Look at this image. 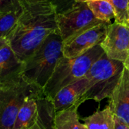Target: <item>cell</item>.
<instances>
[{"label": "cell", "instance_id": "cell-1", "mask_svg": "<svg viewBox=\"0 0 129 129\" xmlns=\"http://www.w3.org/2000/svg\"><path fill=\"white\" fill-rule=\"evenodd\" d=\"M21 1L22 15L6 41L24 62L51 34L58 30V24L56 9L48 0Z\"/></svg>", "mask_w": 129, "mask_h": 129}, {"label": "cell", "instance_id": "cell-2", "mask_svg": "<svg viewBox=\"0 0 129 129\" xmlns=\"http://www.w3.org/2000/svg\"><path fill=\"white\" fill-rule=\"evenodd\" d=\"M64 41L58 30L51 34L34 53L23 62L22 78L43 90L63 55Z\"/></svg>", "mask_w": 129, "mask_h": 129}, {"label": "cell", "instance_id": "cell-3", "mask_svg": "<svg viewBox=\"0 0 129 129\" xmlns=\"http://www.w3.org/2000/svg\"><path fill=\"white\" fill-rule=\"evenodd\" d=\"M104 53L100 44L75 58L63 56L43 90L45 96L52 101L60 90L85 78L91 66Z\"/></svg>", "mask_w": 129, "mask_h": 129}, {"label": "cell", "instance_id": "cell-4", "mask_svg": "<svg viewBox=\"0 0 129 129\" xmlns=\"http://www.w3.org/2000/svg\"><path fill=\"white\" fill-rule=\"evenodd\" d=\"M124 69L123 62L110 59L104 53L86 75L89 88L82 102L88 100L100 102L105 98H109L120 81Z\"/></svg>", "mask_w": 129, "mask_h": 129}, {"label": "cell", "instance_id": "cell-5", "mask_svg": "<svg viewBox=\"0 0 129 129\" xmlns=\"http://www.w3.org/2000/svg\"><path fill=\"white\" fill-rule=\"evenodd\" d=\"M38 89L22 76L0 84V129H13L25 98Z\"/></svg>", "mask_w": 129, "mask_h": 129}, {"label": "cell", "instance_id": "cell-6", "mask_svg": "<svg viewBox=\"0 0 129 129\" xmlns=\"http://www.w3.org/2000/svg\"><path fill=\"white\" fill-rule=\"evenodd\" d=\"M103 23L94 16L87 3L75 2L66 12L57 14L58 30L63 41Z\"/></svg>", "mask_w": 129, "mask_h": 129}, {"label": "cell", "instance_id": "cell-7", "mask_svg": "<svg viewBox=\"0 0 129 129\" xmlns=\"http://www.w3.org/2000/svg\"><path fill=\"white\" fill-rule=\"evenodd\" d=\"M110 24L112 23L104 22L83 30L64 41L63 55L70 58H75L100 45L104 40Z\"/></svg>", "mask_w": 129, "mask_h": 129}, {"label": "cell", "instance_id": "cell-8", "mask_svg": "<svg viewBox=\"0 0 129 129\" xmlns=\"http://www.w3.org/2000/svg\"><path fill=\"white\" fill-rule=\"evenodd\" d=\"M100 46L109 58L124 63L129 56V28L115 21L110 24Z\"/></svg>", "mask_w": 129, "mask_h": 129}, {"label": "cell", "instance_id": "cell-9", "mask_svg": "<svg viewBox=\"0 0 129 129\" xmlns=\"http://www.w3.org/2000/svg\"><path fill=\"white\" fill-rule=\"evenodd\" d=\"M109 106L114 115L129 126V71L126 68L109 97Z\"/></svg>", "mask_w": 129, "mask_h": 129}, {"label": "cell", "instance_id": "cell-10", "mask_svg": "<svg viewBox=\"0 0 129 129\" xmlns=\"http://www.w3.org/2000/svg\"><path fill=\"white\" fill-rule=\"evenodd\" d=\"M88 88L89 81L84 78L60 90L52 100L55 112L63 111L75 105L80 106Z\"/></svg>", "mask_w": 129, "mask_h": 129}, {"label": "cell", "instance_id": "cell-11", "mask_svg": "<svg viewBox=\"0 0 129 129\" xmlns=\"http://www.w3.org/2000/svg\"><path fill=\"white\" fill-rule=\"evenodd\" d=\"M43 93L38 89L27 96L18 114L13 129H34L40 120L38 97Z\"/></svg>", "mask_w": 129, "mask_h": 129}, {"label": "cell", "instance_id": "cell-12", "mask_svg": "<svg viewBox=\"0 0 129 129\" xmlns=\"http://www.w3.org/2000/svg\"><path fill=\"white\" fill-rule=\"evenodd\" d=\"M22 69L23 62L6 42L0 48V84L21 77Z\"/></svg>", "mask_w": 129, "mask_h": 129}, {"label": "cell", "instance_id": "cell-13", "mask_svg": "<svg viewBox=\"0 0 129 129\" xmlns=\"http://www.w3.org/2000/svg\"><path fill=\"white\" fill-rule=\"evenodd\" d=\"M22 12L21 0H18L8 8L0 11V39H8L16 27Z\"/></svg>", "mask_w": 129, "mask_h": 129}, {"label": "cell", "instance_id": "cell-14", "mask_svg": "<svg viewBox=\"0 0 129 129\" xmlns=\"http://www.w3.org/2000/svg\"><path fill=\"white\" fill-rule=\"evenodd\" d=\"M78 107V105H75L67 109L55 112L54 129H87V126L79 121Z\"/></svg>", "mask_w": 129, "mask_h": 129}, {"label": "cell", "instance_id": "cell-15", "mask_svg": "<svg viewBox=\"0 0 129 129\" xmlns=\"http://www.w3.org/2000/svg\"><path fill=\"white\" fill-rule=\"evenodd\" d=\"M87 129H114V114L108 105L102 110L95 112L91 115L83 118Z\"/></svg>", "mask_w": 129, "mask_h": 129}, {"label": "cell", "instance_id": "cell-16", "mask_svg": "<svg viewBox=\"0 0 129 129\" xmlns=\"http://www.w3.org/2000/svg\"><path fill=\"white\" fill-rule=\"evenodd\" d=\"M89 8L94 16L100 21L111 23L115 19V15L112 6L107 0H93L87 3Z\"/></svg>", "mask_w": 129, "mask_h": 129}, {"label": "cell", "instance_id": "cell-17", "mask_svg": "<svg viewBox=\"0 0 129 129\" xmlns=\"http://www.w3.org/2000/svg\"><path fill=\"white\" fill-rule=\"evenodd\" d=\"M112 6L115 19V22L121 25L129 24V0H107Z\"/></svg>", "mask_w": 129, "mask_h": 129}, {"label": "cell", "instance_id": "cell-18", "mask_svg": "<svg viewBox=\"0 0 129 129\" xmlns=\"http://www.w3.org/2000/svg\"><path fill=\"white\" fill-rule=\"evenodd\" d=\"M48 1L55 7L57 14H60L71 8L76 0H48Z\"/></svg>", "mask_w": 129, "mask_h": 129}, {"label": "cell", "instance_id": "cell-19", "mask_svg": "<svg viewBox=\"0 0 129 129\" xmlns=\"http://www.w3.org/2000/svg\"><path fill=\"white\" fill-rule=\"evenodd\" d=\"M114 122H115V126L114 129H129V126L120 121L116 116L114 115Z\"/></svg>", "mask_w": 129, "mask_h": 129}, {"label": "cell", "instance_id": "cell-20", "mask_svg": "<svg viewBox=\"0 0 129 129\" xmlns=\"http://www.w3.org/2000/svg\"><path fill=\"white\" fill-rule=\"evenodd\" d=\"M16 1L18 0H0V11L8 8Z\"/></svg>", "mask_w": 129, "mask_h": 129}, {"label": "cell", "instance_id": "cell-21", "mask_svg": "<svg viewBox=\"0 0 129 129\" xmlns=\"http://www.w3.org/2000/svg\"><path fill=\"white\" fill-rule=\"evenodd\" d=\"M124 68H126L128 71H129V56L127 57V58L126 59V61L123 63Z\"/></svg>", "mask_w": 129, "mask_h": 129}, {"label": "cell", "instance_id": "cell-22", "mask_svg": "<svg viewBox=\"0 0 129 129\" xmlns=\"http://www.w3.org/2000/svg\"><path fill=\"white\" fill-rule=\"evenodd\" d=\"M6 40H3V39H0V48H1L6 43Z\"/></svg>", "mask_w": 129, "mask_h": 129}, {"label": "cell", "instance_id": "cell-23", "mask_svg": "<svg viewBox=\"0 0 129 129\" xmlns=\"http://www.w3.org/2000/svg\"><path fill=\"white\" fill-rule=\"evenodd\" d=\"M90 1H93V0H76L75 2H78V3H88Z\"/></svg>", "mask_w": 129, "mask_h": 129}, {"label": "cell", "instance_id": "cell-24", "mask_svg": "<svg viewBox=\"0 0 129 129\" xmlns=\"http://www.w3.org/2000/svg\"><path fill=\"white\" fill-rule=\"evenodd\" d=\"M34 129H40V128H39V127H37H37H35V128H34Z\"/></svg>", "mask_w": 129, "mask_h": 129}, {"label": "cell", "instance_id": "cell-25", "mask_svg": "<svg viewBox=\"0 0 129 129\" xmlns=\"http://www.w3.org/2000/svg\"><path fill=\"white\" fill-rule=\"evenodd\" d=\"M127 27H128V28H129V24H128V26H127Z\"/></svg>", "mask_w": 129, "mask_h": 129}]
</instances>
